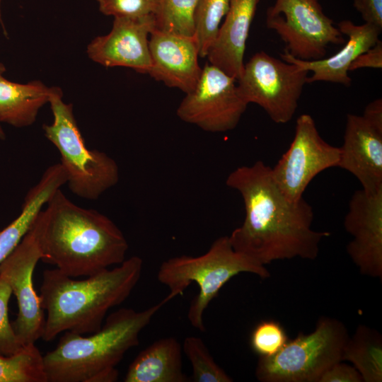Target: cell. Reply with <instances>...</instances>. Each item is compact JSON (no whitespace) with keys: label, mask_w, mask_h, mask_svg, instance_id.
Returning a JSON list of instances; mask_svg holds the SVG:
<instances>
[{"label":"cell","mask_w":382,"mask_h":382,"mask_svg":"<svg viewBox=\"0 0 382 382\" xmlns=\"http://www.w3.org/2000/svg\"><path fill=\"white\" fill-rule=\"evenodd\" d=\"M226 184L238 192L245 207L242 224L228 238L233 248L262 265L300 257L315 260L328 231L312 228L313 211L302 198L289 201L275 183L271 167L262 161L236 168Z\"/></svg>","instance_id":"cell-1"},{"label":"cell","mask_w":382,"mask_h":382,"mask_svg":"<svg viewBox=\"0 0 382 382\" xmlns=\"http://www.w3.org/2000/svg\"><path fill=\"white\" fill-rule=\"evenodd\" d=\"M31 226L41 260L75 278L121 264L128 243L117 226L100 212L81 207L58 189Z\"/></svg>","instance_id":"cell-2"},{"label":"cell","mask_w":382,"mask_h":382,"mask_svg":"<svg viewBox=\"0 0 382 382\" xmlns=\"http://www.w3.org/2000/svg\"><path fill=\"white\" fill-rule=\"evenodd\" d=\"M142 269L141 258L132 256L82 280L57 268L45 270L39 296L47 318L41 338L50 342L66 331L88 335L99 330L108 311L130 295Z\"/></svg>","instance_id":"cell-3"},{"label":"cell","mask_w":382,"mask_h":382,"mask_svg":"<svg viewBox=\"0 0 382 382\" xmlns=\"http://www.w3.org/2000/svg\"><path fill=\"white\" fill-rule=\"evenodd\" d=\"M175 297L170 293L141 311L122 308L88 336L66 331L54 349L43 356L47 382H114L116 368L156 313Z\"/></svg>","instance_id":"cell-4"},{"label":"cell","mask_w":382,"mask_h":382,"mask_svg":"<svg viewBox=\"0 0 382 382\" xmlns=\"http://www.w3.org/2000/svg\"><path fill=\"white\" fill-rule=\"evenodd\" d=\"M243 272L262 279L270 275L265 266L236 251L228 236H224L217 238L202 255H183L163 261L158 270L157 279L174 297L183 294L190 284H197L199 292L190 302L187 319L192 327L204 332L206 308L224 284Z\"/></svg>","instance_id":"cell-5"},{"label":"cell","mask_w":382,"mask_h":382,"mask_svg":"<svg viewBox=\"0 0 382 382\" xmlns=\"http://www.w3.org/2000/svg\"><path fill=\"white\" fill-rule=\"evenodd\" d=\"M49 103L53 122L44 125L47 139L57 149L68 187L78 197L90 200L99 198L119 181V167L106 153L86 146L74 115L73 106L62 100L55 87Z\"/></svg>","instance_id":"cell-6"},{"label":"cell","mask_w":382,"mask_h":382,"mask_svg":"<svg viewBox=\"0 0 382 382\" xmlns=\"http://www.w3.org/2000/svg\"><path fill=\"white\" fill-rule=\"evenodd\" d=\"M348 338L344 323L321 317L313 332L299 333L272 357H259L255 376L262 382H318L327 369L342 361Z\"/></svg>","instance_id":"cell-7"},{"label":"cell","mask_w":382,"mask_h":382,"mask_svg":"<svg viewBox=\"0 0 382 382\" xmlns=\"http://www.w3.org/2000/svg\"><path fill=\"white\" fill-rule=\"evenodd\" d=\"M308 71L269 55L255 53L236 80L240 97L261 107L277 124L289 122L298 107Z\"/></svg>","instance_id":"cell-8"},{"label":"cell","mask_w":382,"mask_h":382,"mask_svg":"<svg viewBox=\"0 0 382 382\" xmlns=\"http://www.w3.org/2000/svg\"><path fill=\"white\" fill-rule=\"evenodd\" d=\"M266 25L284 42V51L302 60L322 59L328 45L345 41L318 0H276L267 10Z\"/></svg>","instance_id":"cell-9"},{"label":"cell","mask_w":382,"mask_h":382,"mask_svg":"<svg viewBox=\"0 0 382 382\" xmlns=\"http://www.w3.org/2000/svg\"><path fill=\"white\" fill-rule=\"evenodd\" d=\"M340 147L327 143L320 135L313 118L302 114L296 120L294 139L276 165L272 178L291 202H297L312 180L322 171L338 167Z\"/></svg>","instance_id":"cell-10"},{"label":"cell","mask_w":382,"mask_h":382,"mask_svg":"<svg viewBox=\"0 0 382 382\" xmlns=\"http://www.w3.org/2000/svg\"><path fill=\"white\" fill-rule=\"evenodd\" d=\"M248 104L240 97L236 80L206 64L195 88L179 104L176 114L185 122L209 132H224L238 124Z\"/></svg>","instance_id":"cell-11"},{"label":"cell","mask_w":382,"mask_h":382,"mask_svg":"<svg viewBox=\"0 0 382 382\" xmlns=\"http://www.w3.org/2000/svg\"><path fill=\"white\" fill-rule=\"evenodd\" d=\"M41 258L35 236L30 228L0 264V274L6 279L17 300L18 312L16 319L11 323L24 346L35 344L42 337L44 331V310L33 282L35 267Z\"/></svg>","instance_id":"cell-12"},{"label":"cell","mask_w":382,"mask_h":382,"mask_svg":"<svg viewBox=\"0 0 382 382\" xmlns=\"http://www.w3.org/2000/svg\"><path fill=\"white\" fill-rule=\"evenodd\" d=\"M155 28L153 14L114 18L111 30L88 44L87 55L105 67L122 66L149 74L151 66L149 42Z\"/></svg>","instance_id":"cell-13"},{"label":"cell","mask_w":382,"mask_h":382,"mask_svg":"<svg viewBox=\"0 0 382 382\" xmlns=\"http://www.w3.org/2000/svg\"><path fill=\"white\" fill-rule=\"evenodd\" d=\"M344 227L352 237L347 252L359 272L382 277V190L354 192L349 202Z\"/></svg>","instance_id":"cell-14"},{"label":"cell","mask_w":382,"mask_h":382,"mask_svg":"<svg viewBox=\"0 0 382 382\" xmlns=\"http://www.w3.org/2000/svg\"><path fill=\"white\" fill-rule=\"evenodd\" d=\"M151 66L149 74L169 88L185 94L192 91L200 78L199 47L193 35L155 28L149 37Z\"/></svg>","instance_id":"cell-15"},{"label":"cell","mask_w":382,"mask_h":382,"mask_svg":"<svg viewBox=\"0 0 382 382\" xmlns=\"http://www.w3.org/2000/svg\"><path fill=\"white\" fill-rule=\"evenodd\" d=\"M338 167L359 181L363 190H382V128L362 115L348 114Z\"/></svg>","instance_id":"cell-16"},{"label":"cell","mask_w":382,"mask_h":382,"mask_svg":"<svg viewBox=\"0 0 382 382\" xmlns=\"http://www.w3.org/2000/svg\"><path fill=\"white\" fill-rule=\"evenodd\" d=\"M337 27L343 35L347 36V40L332 56L318 60H302L284 51L281 54L282 59L312 72V76L307 78V83L327 81L349 86L352 79L348 72L351 64L379 40L382 28L367 23L356 25L349 20L340 21Z\"/></svg>","instance_id":"cell-17"},{"label":"cell","mask_w":382,"mask_h":382,"mask_svg":"<svg viewBox=\"0 0 382 382\" xmlns=\"http://www.w3.org/2000/svg\"><path fill=\"white\" fill-rule=\"evenodd\" d=\"M259 1L230 0L225 20L207 55L209 64L236 80L244 66L246 41Z\"/></svg>","instance_id":"cell-18"},{"label":"cell","mask_w":382,"mask_h":382,"mask_svg":"<svg viewBox=\"0 0 382 382\" xmlns=\"http://www.w3.org/2000/svg\"><path fill=\"white\" fill-rule=\"evenodd\" d=\"M183 347L173 337L158 339L141 350L129 364L125 382H187Z\"/></svg>","instance_id":"cell-19"},{"label":"cell","mask_w":382,"mask_h":382,"mask_svg":"<svg viewBox=\"0 0 382 382\" xmlns=\"http://www.w3.org/2000/svg\"><path fill=\"white\" fill-rule=\"evenodd\" d=\"M54 88L40 81L18 83L0 75V122L16 127L33 125Z\"/></svg>","instance_id":"cell-20"},{"label":"cell","mask_w":382,"mask_h":382,"mask_svg":"<svg viewBox=\"0 0 382 382\" xmlns=\"http://www.w3.org/2000/svg\"><path fill=\"white\" fill-rule=\"evenodd\" d=\"M347 361L360 374L364 382L382 381V337L375 329L359 325L342 350Z\"/></svg>","instance_id":"cell-21"},{"label":"cell","mask_w":382,"mask_h":382,"mask_svg":"<svg viewBox=\"0 0 382 382\" xmlns=\"http://www.w3.org/2000/svg\"><path fill=\"white\" fill-rule=\"evenodd\" d=\"M0 382H47L43 356L35 344L12 355L0 354Z\"/></svg>","instance_id":"cell-22"},{"label":"cell","mask_w":382,"mask_h":382,"mask_svg":"<svg viewBox=\"0 0 382 382\" xmlns=\"http://www.w3.org/2000/svg\"><path fill=\"white\" fill-rule=\"evenodd\" d=\"M230 0H197L193 22L200 57H205L214 43Z\"/></svg>","instance_id":"cell-23"},{"label":"cell","mask_w":382,"mask_h":382,"mask_svg":"<svg viewBox=\"0 0 382 382\" xmlns=\"http://www.w3.org/2000/svg\"><path fill=\"white\" fill-rule=\"evenodd\" d=\"M156 28L187 35H195L193 14L197 0H153Z\"/></svg>","instance_id":"cell-24"},{"label":"cell","mask_w":382,"mask_h":382,"mask_svg":"<svg viewBox=\"0 0 382 382\" xmlns=\"http://www.w3.org/2000/svg\"><path fill=\"white\" fill-rule=\"evenodd\" d=\"M183 352L192 369L194 382H231L233 379L214 361L204 341L199 337L189 336L183 341Z\"/></svg>","instance_id":"cell-25"},{"label":"cell","mask_w":382,"mask_h":382,"mask_svg":"<svg viewBox=\"0 0 382 382\" xmlns=\"http://www.w3.org/2000/svg\"><path fill=\"white\" fill-rule=\"evenodd\" d=\"M43 205L44 200L40 196L35 194L25 196L21 214L0 231V264L30 229Z\"/></svg>","instance_id":"cell-26"},{"label":"cell","mask_w":382,"mask_h":382,"mask_svg":"<svg viewBox=\"0 0 382 382\" xmlns=\"http://www.w3.org/2000/svg\"><path fill=\"white\" fill-rule=\"evenodd\" d=\"M287 341L284 328L274 320H264L258 323L250 337L253 350L259 357H263L276 354Z\"/></svg>","instance_id":"cell-27"},{"label":"cell","mask_w":382,"mask_h":382,"mask_svg":"<svg viewBox=\"0 0 382 382\" xmlns=\"http://www.w3.org/2000/svg\"><path fill=\"white\" fill-rule=\"evenodd\" d=\"M12 294L6 279L0 274V354L12 355L25 346L21 343L8 318V302Z\"/></svg>","instance_id":"cell-28"},{"label":"cell","mask_w":382,"mask_h":382,"mask_svg":"<svg viewBox=\"0 0 382 382\" xmlns=\"http://www.w3.org/2000/svg\"><path fill=\"white\" fill-rule=\"evenodd\" d=\"M99 11L105 16L140 17L153 14V0H96Z\"/></svg>","instance_id":"cell-29"},{"label":"cell","mask_w":382,"mask_h":382,"mask_svg":"<svg viewBox=\"0 0 382 382\" xmlns=\"http://www.w3.org/2000/svg\"><path fill=\"white\" fill-rule=\"evenodd\" d=\"M362 378L358 371L349 364L339 361L327 369L318 382H361Z\"/></svg>","instance_id":"cell-30"},{"label":"cell","mask_w":382,"mask_h":382,"mask_svg":"<svg viewBox=\"0 0 382 382\" xmlns=\"http://www.w3.org/2000/svg\"><path fill=\"white\" fill-rule=\"evenodd\" d=\"M353 4L365 23L382 28V0H354Z\"/></svg>","instance_id":"cell-31"},{"label":"cell","mask_w":382,"mask_h":382,"mask_svg":"<svg viewBox=\"0 0 382 382\" xmlns=\"http://www.w3.org/2000/svg\"><path fill=\"white\" fill-rule=\"evenodd\" d=\"M382 67V42L379 40L372 47L359 54L351 64L349 71L361 68Z\"/></svg>","instance_id":"cell-32"},{"label":"cell","mask_w":382,"mask_h":382,"mask_svg":"<svg viewBox=\"0 0 382 382\" xmlns=\"http://www.w3.org/2000/svg\"><path fill=\"white\" fill-rule=\"evenodd\" d=\"M362 116L375 126L382 128V100L378 98L369 103Z\"/></svg>","instance_id":"cell-33"},{"label":"cell","mask_w":382,"mask_h":382,"mask_svg":"<svg viewBox=\"0 0 382 382\" xmlns=\"http://www.w3.org/2000/svg\"><path fill=\"white\" fill-rule=\"evenodd\" d=\"M5 71H6V68L4 65L0 62V75H3Z\"/></svg>","instance_id":"cell-34"},{"label":"cell","mask_w":382,"mask_h":382,"mask_svg":"<svg viewBox=\"0 0 382 382\" xmlns=\"http://www.w3.org/2000/svg\"><path fill=\"white\" fill-rule=\"evenodd\" d=\"M5 138V134L4 130L2 129L1 125H0V139H4Z\"/></svg>","instance_id":"cell-35"},{"label":"cell","mask_w":382,"mask_h":382,"mask_svg":"<svg viewBox=\"0 0 382 382\" xmlns=\"http://www.w3.org/2000/svg\"><path fill=\"white\" fill-rule=\"evenodd\" d=\"M1 0H0V21L1 23H2V20H1ZM3 24V23H2Z\"/></svg>","instance_id":"cell-36"}]
</instances>
